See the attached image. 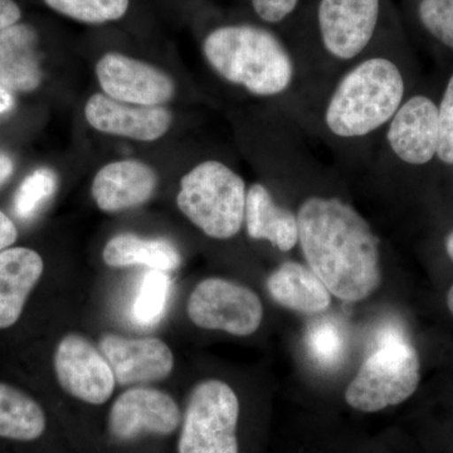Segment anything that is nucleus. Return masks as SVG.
Instances as JSON below:
<instances>
[{
	"label": "nucleus",
	"instance_id": "nucleus-1",
	"mask_svg": "<svg viewBox=\"0 0 453 453\" xmlns=\"http://www.w3.org/2000/svg\"><path fill=\"white\" fill-rule=\"evenodd\" d=\"M310 270L334 296L357 303L381 283L380 241L356 208L335 196H310L297 211Z\"/></svg>",
	"mask_w": 453,
	"mask_h": 453
},
{
	"label": "nucleus",
	"instance_id": "nucleus-2",
	"mask_svg": "<svg viewBox=\"0 0 453 453\" xmlns=\"http://www.w3.org/2000/svg\"><path fill=\"white\" fill-rule=\"evenodd\" d=\"M203 52L220 77L256 96H277L294 81L295 65L288 50L259 27H220L205 38Z\"/></svg>",
	"mask_w": 453,
	"mask_h": 453
},
{
	"label": "nucleus",
	"instance_id": "nucleus-3",
	"mask_svg": "<svg viewBox=\"0 0 453 453\" xmlns=\"http://www.w3.org/2000/svg\"><path fill=\"white\" fill-rule=\"evenodd\" d=\"M404 96V80L395 62L372 57L349 71L325 111L327 129L338 138H363L392 120Z\"/></svg>",
	"mask_w": 453,
	"mask_h": 453
},
{
	"label": "nucleus",
	"instance_id": "nucleus-4",
	"mask_svg": "<svg viewBox=\"0 0 453 453\" xmlns=\"http://www.w3.org/2000/svg\"><path fill=\"white\" fill-rule=\"evenodd\" d=\"M419 381L421 363L416 348L398 327H388L349 384L345 401L359 412H380L411 398Z\"/></svg>",
	"mask_w": 453,
	"mask_h": 453
},
{
	"label": "nucleus",
	"instance_id": "nucleus-5",
	"mask_svg": "<svg viewBox=\"0 0 453 453\" xmlns=\"http://www.w3.org/2000/svg\"><path fill=\"white\" fill-rule=\"evenodd\" d=\"M244 180L226 164L207 160L180 180L177 204L181 213L214 240H229L244 223Z\"/></svg>",
	"mask_w": 453,
	"mask_h": 453
},
{
	"label": "nucleus",
	"instance_id": "nucleus-6",
	"mask_svg": "<svg viewBox=\"0 0 453 453\" xmlns=\"http://www.w3.org/2000/svg\"><path fill=\"white\" fill-rule=\"evenodd\" d=\"M240 401L222 380L196 384L188 401L179 453H238Z\"/></svg>",
	"mask_w": 453,
	"mask_h": 453
},
{
	"label": "nucleus",
	"instance_id": "nucleus-7",
	"mask_svg": "<svg viewBox=\"0 0 453 453\" xmlns=\"http://www.w3.org/2000/svg\"><path fill=\"white\" fill-rule=\"evenodd\" d=\"M187 311L196 326L234 336L252 335L264 319V305L255 291L219 277L203 280L196 286Z\"/></svg>",
	"mask_w": 453,
	"mask_h": 453
},
{
	"label": "nucleus",
	"instance_id": "nucleus-8",
	"mask_svg": "<svg viewBox=\"0 0 453 453\" xmlns=\"http://www.w3.org/2000/svg\"><path fill=\"white\" fill-rule=\"evenodd\" d=\"M53 362L57 380L68 395L95 405L106 403L112 395L116 380L111 366L82 335H65L57 345Z\"/></svg>",
	"mask_w": 453,
	"mask_h": 453
},
{
	"label": "nucleus",
	"instance_id": "nucleus-9",
	"mask_svg": "<svg viewBox=\"0 0 453 453\" xmlns=\"http://www.w3.org/2000/svg\"><path fill=\"white\" fill-rule=\"evenodd\" d=\"M380 0H320L319 31L335 58H356L368 46L380 19Z\"/></svg>",
	"mask_w": 453,
	"mask_h": 453
},
{
	"label": "nucleus",
	"instance_id": "nucleus-10",
	"mask_svg": "<svg viewBox=\"0 0 453 453\" xmlns=\"http://www.w3.org/2000/svg\"><path fill=\"white\" fill-rule=\"evenodd\" d=\"M96 76L107 96L122 103L160 106L174 96L175 85L168 74L120 53L101 57Z\"/></svg>",
	"mask_w": 453,
	"mask_h": 453
},
{
	"label": "nucleus",
	"instance_id": "nucleus-11",
	"mask_svg": "<svg viewBox=\"0 0 453 453\" xmlns=\"http://www.w3.org/2000/svg\"><path fill=\"white\" fill-rule=\"evenodd\" d=\"M180 411L172 395L163 390L138 387L122 393L112 404L109 428L120 441L142 434L166 436L180 423Z\"/></svg>",
	"mask_w": 453,
	"mask_h": 453
},
{
	"label": "nucleus",
	"instance_id": "nucleus-12",
	"mask_svg": "<svg viewBox=\"0 0 453 453\" xmlns=\"http://www.w3.org/2000/svg\"><path fill=\"white\" fill-rule=\"evenodd\" d=\"M100 351L120 386L163 380L174 368L172 349L157 338L133 339L106 334L100 340Z\"/></svg>",
	"mask_w": 453,
	"mask_h": 453
},
{
	"label": "nucleus",
	"instance_id": "nucleus-13",
	"mask_svg": "<svg viewBox=\"0 0 453 453\" xmlns=\"http://www.w3.org/2000/svg\"><path fill=\"white\" fill-rule=\"evenodd\" d=\"M387 142L402 162L411 165L431 162L440 142L436 104L426 96L410 98L389 121Z\"/></svg>",
	"mask_w": 453,
	"mask_h": 453
},
{
	"label": "nucleus",
	"instance_id": "nucleus-14",
	"mask_svg": "<svg viewBox=\"0 0 453 453\" xmlns=\"http://www.w3.org/2000/svg\"><path fill=\"white\" fill-rule=\"evenodd\" d=\"M85 116L88 124L101 133L139 142L163 138L172 125V115L164 107L134 105L106 94L88 98Z\"/></svg>",
	"mask_w": 453,
	"mask_h": 453
},
{
	"label": "nucleus",
	"instance_id": "nucleus-15",
	"mask_svg": "<svg viewBox=\"0 0 453 453\" xmlns=\"http://www.w3.org/2000/svg\"><path fill=\"white\" fill-rule=\"evenodd\" d=\"M157 186V174L150 166L136 160H122L98 170L91 195L101 211L115 213L149 201Z\"/></svg>",
	"mask_w": 453,
	"mask_h": 453
},
{
	"label": "nucleus",
	"instance_id": "nucleus-16",
	"mask_svg": "<svg viewBox=\"0 0 453 453\" xmlns=\"http://www.w3.org/2000/svg\"><path fill=\"white\" fill-rule=\"evenodd\" d=\"M43 270V259L31 249L17 247L0 252V329L17 323Z\"/></svg>",
	"mask_w": 453,
	"mask_h": 453
},
{
	"label": "nucleus",
	"instance_id": "nucleus-17",
	"mask_svg": "<svg viewBox=\"0 0 453 453\" xmlns=\"http://www.w3.org/2000/svg\"><path fill=\"white\" fill-rule=\"evenodd\" d=\"M244 223L250 237L268 241L280 251H291L299 243L296 214L279 207L264 184L255 183L247 190Z\"/></svg>",
	"mask_w": 453,
	"mask_h": 453
},
{
	"label": "nucleus",
	"instance_id": "nucleus-18",
	"mask_svg": "<svg viewBox=\"0 0 453 453\" xmlns=\"http://www.w3.org/2000/svg\"><path fill=\"white\" fill-rule=\"evenodd\" d=\"M42 80L37 33L31 26L14 25L0 33V86L28 92Z\"/></svg>",
	"mask_w": 453,
	"mask_h": 453
},
{
	"label": "nucleus",
	"instance_id": "nucleus-19",
	"mask_svg": "<svg viewBox=\"0 0 453 453\" xmlns=\"http://www.w3.org/2000/svg\"><path fill=\"white\" fill-rule=\"evenodd\" d=\"M271 297L283 308L301 314H319L329 308L332 294L309 267L285 262L267 280Z\"/></svg>",
	"mask_w": 453,
	"mask_h": 453
},
{
	"label": "nucleus",
	"instance_id": "nucleus-20",
	"mask_svg": "<svg viewBox=\"0 0 453 453\" xmlns=\"http://www.w3.org/2000/svg\"><path fill=\"white\" fill-rule=\"evenodd\" d=\"M103 258L110 267L142 265L163 273L177 270L181 264L177 247L168 240L144 238L131 234L112 237L104 249Z\"/></svg>",
	"mask_w": 453,
	"mask_h": 453
},
{
	"label": "nucleus",
	"instance_id": "nucleus-21",
	"mask_svg": "<svg viewBox=\"0 0 453 453\" xmlns=\"http://www.w3.org/2000/svg\"><path fill=\"white\" fill-rule=\"evenodd\" d=\"M46 414L22 390L0 383V437L16 441L40 438L46 429Z\"/></svg>",
	"mask_w": 453,
	"mask_h": 453
},
{
	"label": "nucleus",
	"instance_id": "nucleus-22",
	"mask_svg": "<svg viewBox=\"0 0 453 453\" xmlns=\"http://www.w3.org/2000/svg\"><path fill=\"white\" fill-rule=\"evenodd\" d=\"M170 295L168 273L150 270L142 277L131 314L142 326H153L165 314Z\"/></svg>",
	"mask_w": 453,
	"mask_h": 453
},
{
	"label": "nucleus",
	"instance_id": "nucleus-23",
	"mask_svg": "<svg viewBox=\"0 0 453 453\" xmlns=\"http://www.w3.org/2000/svg\"><path fill=\"white\" fill-rule=\"evenodd\" d=\"M58 13L80 20L100 25L120 19L129 8V0H44Z\"/></svg>",
	"mask_w": 453,
	"mask_h": 453
},
{
	"label": "nucleus",
	"instance_id": "nucleus-24",
	"mask_svg": "<svg viewBox=\"0 0 453 453\" xmlns=\"http://www.w3.org/2000/svg\"><path fill=\"white\" fill-rule=\"evenodd\" d=\"M56 188L57 178L52 170L38 169L28 175L20 184L14 199V211L18 219H33L42 205L55 195Z\"/></svg>",
	"mask_w": 453,
	"mask_h": 453
},
{
	"label": "nucleus",
	"instance_id": "nucleus-25",
	"mask_svg": "<svg viewBox=\"0 0 453 453\" xmlns=\"http://www.w3.org/2000/svg\"><path fill=\"white\" fill-rule=\"evenodd\" d=\"M308 348L316 363L325 368H333L340 365L344 356V336L335 324L319 321L310 327Z\"/></svg>",
	"mask_w": 453,
	"mask_h": 453
},
{
	"label": "nucleus",
	"instance_id": "nucleus-26",
	"mask_svg": "<svg viewBox=\"0 0 453 453\" xmlns=\"http://www.w3.org/2000/svg\"><path fill=\"white\" fill-rule=\"evenodd\" d=\"M418 14L423 27L453 50V0H422Z\"/></svg>",
	"mask_w": 453,
	"mask_h": 453
},
{
	"label": "nucleus",
	"instance_id": "nucleus-27",
	"mask_svg": "<svg viewBox=\"0 0 453 453\" xmlns=\"http://www.w3.org/2000/svg\"><path fill=\"white\" fill-rule=\"evenodd\" d=\"M440 115V142L437 155L441 162L453 164V73L443 94Z\"/></svg>",
	"mask_w": 453,
	"mask_h": 453
},
{
	"label": "nucleus",
	"instance_id": "nucleus-28",
	"mask_svg": "<svg viewBox=\"0 0 453 453\" xmlns=\"http://www.w3.org/2000/svg\"><path fill=\"white\" fill-rule=\"evenodd\" d=\"M299 0H252L257 16L267 23H279L290 16Z\"/></svg>",
	"mask_w": 453,
	"mask_h": 453
},
{
	"label": "nucleus",
	"instance_id": "nucleus-29",
	"mask_svg": "<svg viewBox=\"0 0 453 453\" xmlns=\"http://www.w3.org/2000/svg\"><path fill=\"white\" fill-rule=\"evenodd\" d=\"M19 18V7L13 0H0V33L17 25Z\"/></svg>",
	"mask_w": 453,
	"mask_h": 453
},
{
	"label": "nucleus",
	"instance_id": "nucleus-30",
	"mask_svg": "<svg viewBox=\"0 0 453 453\" xmlns=\"http://www.w3.org/2000/svg\"><path fill=\"white\" fill-rule=\"evenodd\" d=\"M18 232L16 226L0 211V252L9 249L16 242Z\"/></svg>",
	"mask_w": 453,
	"mask_h": 453
},
{
	"label": "nucleus",
	"instance_id": "nucleus-31",
	"mask_svg": "<svg viewBox=\"0 0 453 453\" xmlns=\"http://www.w3.org/2000/svg\"><path fill=\"white\" fill-rule=\"evenodd\" d=\"M13 173V163L7 155L0 154V186L7 181Z\"/></svg>",
	"mask_w": 453,
	"mask_h": 453
},
{
	"label": "nucleus",
	"instance_id": "nucleus-32",
	"mask_svg": "<svg viewBox=\"0 0 453 453\" xmlns=\"http://www.w3.org/2000/svg\"><path fill=\"white\" fill-rule=\"evenodd\" d=\"M13 106V97L9 94L8 89L0 86V113L8 111Z\"/></svg>",
	"mask_w": 453,
	"mask_h": 453
},
{
	"label": "nucleus",
	"instance_id": "nucleus-33",
	"mask_svg": "<svg viewBox=\"0 0 453 453\" xmlns=\"http://www.w3.org/2000/svg\"><path fill=\"white\" fill-rule=\"evenodd\" d=\"M446 251L447 255L449 256V258L453 261V232L449 234L446 240Z\"/></svg>",
	"mask_w": 453,
	"mask_h": 453
},
{
	"label": "nucleus",
	"instance_id": "nucleus-34",
	"mask_svg": "<svg viewBox=\"0 0 453 453\" xmlns=\"http://www.w3.org/2000/svg\"><path fill=\"white\" fill-rule=\"evenodd\" d=\"M447 306H449V311L453 315V285L449 288V294H447Z\"/></svg>",
	"mask_w": 453,
	"mask_h": 453
}]
</instances>
